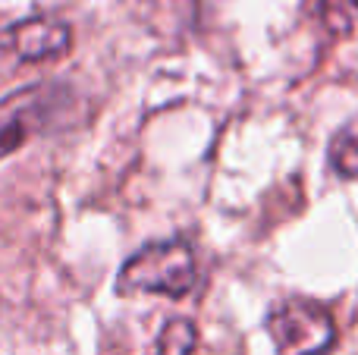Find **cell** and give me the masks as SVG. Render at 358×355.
Listing matches in <instances>:
<instances>
[{
    "mask_svg": "<svg viewBox=\"0 0 358 355\" xmlns=\"http://www.w3.org/2000/svg\"><path fill=\"white\" fill-rule=\"evenodd\" d=\"M73 44V31L69 25H63L60 19L50 16H38V19H25V22L13 25L3 38L0 48H10L19 60H44V57H60L69 50Z\"/></svg>",
    "mask_w": 358,
    "mask_h": 355,
    "instance_id": "obj_3",
    "label": "cell"
},
{
    "mask_svg": "<svg viewBox=\"0 0 358 355\" xmlns=\"http://www.w3.org/2000/svg\"><path fill=\"white\" fill-rule=\"evenodd\" d=\"M330 164L340 176H358V119L340 129L330 142Z\"/></svg>",
    "mask_w": 358,
    "mask_h": 355,
    "instance_id": "obj_7",
    "label": "cell"
},
{
    "mask_svg": "<svg viewBox=\"0 0 358 355\" xmlns=\"http://www.w3.org/2000/svg\"><path fill=\"white\" fill-rule=\"evenodd\" d=\"M267 331L277 355H324L334 346L336 327L324 305L289 299L267 314Z\"/></svg>",
    "mask_w": 358,
    "mask_h": 355,
    "instance_id": "obj_2",
    "label": "cell"
},
{
    "mask_svg": "<svg viewBox=\"0 0 358 355\" xmlns=\"http://www.w3.org/2000/svg\"><path fill=\"white\" fill-rule=\"evenodd\" d=\"M198 343V331L192 321L173 318L164 324L161 337H157V355H192Z\"/></svg>",
    "mask_w": 358,
    "mask_h": 355,
    "instance_id": "obj_6",
    "label": "cell"
},
{
    "mask_svg": "<svg viewBox=\"0 0 358 355\" xmlns=\"http://www.w3.org/2000/svg\"><path fill=\"white\" fill-rule=\"evenodd\" d=\"M305 10L321 29L343 38L358 25V0H305Z\"/></svg>",
    "mask_w": 358,
    "mask_h": 355,
    "instance_id": "obj_5",
    "label": "cell"
},
{
    "mask_svg": "<svg viewBox=\"0 0 358 355\" xmlns=\"http://www.w3.org/2000/svg\"><path fill=\"white\" fill-rule=\"evenodd\" d=\"M195 252L185 239L151 242L126 261L120 270L123 293H161L182 299L195 289Z\"/></svg>",
    "mask_w": 358,
    "mask_h": 355,
    "instance_id": "obj_1",
    "label": "cell"
},
{
    "mask_svg": "<svg viewBox=\"0 0 358 355\" xmlns=\"http://www.w3.org/2000/svg\"><path fill=\"white\" fill-rule=\"evenodd\" d=\"M41 104H48L44 88H31V92L3 101V107H0V157L19 148L41 126V117H35L41 110Z\"/></svg>",
    "mask_w": 358,
    "mask_h": 355,
    "instance_id": "obj_4",
    "label": "cell"
}]
</instances>
